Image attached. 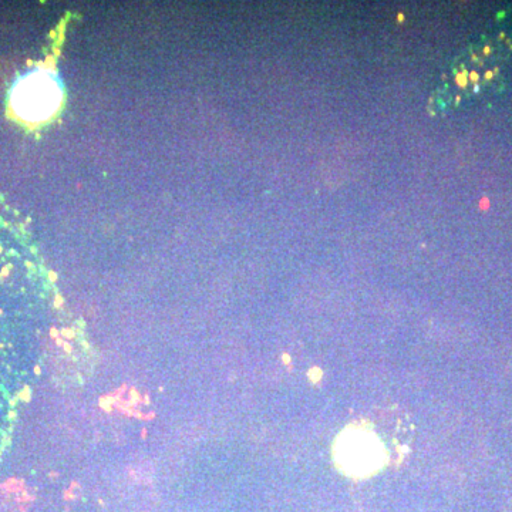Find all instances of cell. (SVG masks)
Listing matches in <instances>:
<instances>
[{"label": "cell", "instance_id": "3957f363", "mask_svg": "<svg viewBox=\"0 0 512 512\" xmlns=\"http://www.w3.org/2000/svg\"><path fill=\"white\" fill-rule=\"evenodd\" d=\"M59 87L45 74H36L20 83L13 94V106L23 119L43 120L59 106Z\"/></svg>", "mask_w": 512, "mask_h": 512}, {"label": "cell", "instance_id": "6da1fadb", "mask_svg": "<svg viewBox=\"0 0 512 512\" xmlns=\"http://www.w3.org/2000/svg\"><path fill=\"white\" fill-rule=\"evenodd\" d=\"M333 460L345 476L363 480L375 476L387 463L386 447L369 424H353L333 443Z\"/></svg>", "mask_w": 512, "mask_h": 512}, {"label": "cell", "instance_id": "7a4b0ae2", "mask_svg": "<svg viewBox=\"0 0 512 512\" xmlns=\"http://www.w3.org/2000/svg\"><path fill=\"white\" fill-rule=\"evenodd\" d=\"M507 59V46L500 39L483 40L474 46L454 74V83L460 89L457 100L476 96L493 86Z\"/></svg>", "mask_w": 512, "mask_h": 512}]
</instances>
